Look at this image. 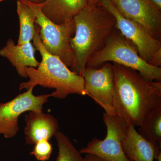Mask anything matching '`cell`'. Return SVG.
I'll return each mask as SVG.
<instances>
[{"mask_svg":"<svg viewBox=\"0 0 161 161\" xmlns=\"http://www.w3.org/2000/svg\"><path fill=\"white\" fill-rule=\"evenodd\" d=\"M115 87L113 106L127 124L141 125L145 116L161 106V81L145 80L135 70L113 63Z\"/></svg>","mask_w":161,"mask_h":161,"instance_id":"obj_1","label":"cell"},{"mask_svg":"<svg viewBox=\"0 0 161 161\" xmlns=\"http://www.w3.org/2000/svg\"><path fill=\"white\" fill-rule=\"evenodd\" d=\"M73 19L75 36L70 40V46L74 63L70 70L82 76L88 61L103 47L107 38L116 28V22L112 14L98 5H88Z\"/></svg>","mask_w":161,"mask_h":161,"instance_id":"obj_2","label":"cell"},{"mask_svg":"<svg viewBox=\"0 0 161 161\" xmlns=\"http://www.w3.org/2000/svg\"><path fill=\"white\" fill-rule=\"evenodd\" d=\"M40 27L36 24L33 45L39 51L42 61L37 68L28 67L25 69L29 80L20 85L19 90H28L37 85L55 89L51 97L63 99L70 94L87 95L82 76L72 71L60 58L45 49L40 37Z\"/></svg>","mask_w":161,"mask_h":161,"instance_id":"obj_3","label":"cell"},{"mask_svg":"<svg viewBox=\"0 0 161 161\" xmlns=\"http://www.w3.org/2000/svg\"><path fill=\"white\" fill-rule=\"evenodd\" d=\"M109 62L135 70L148 81H161V67L153 66L143 60L135 45L116 27L107 38L103 47L90 58L86 67L98 68Z\"/></svg>","mask_w":161,"mask_h":161,"instance_id":"obj_4","label":"cell"},{"mask_svg":"<svg viewBox=\"0 0 161 161\" xmlns=\"http://www.w3.org/2000/svg\"><path fill=\"white\" fill-rule=\"evenodd\" d=\"M23 1L34 11L35 23L40 27V37L45 49L60 58L68 67H71L74 63V55L70 46V40L75 32L74 19L62 24H56L43 13L41 3Z\"/></svg>","mask_w":161,"mask_h":161,"instance_id":"obj_5","label":"cell"},{"mask_svg":"<svg viewBox=\"0 0 161 161\" xmlns=\"http://www.w3.org/2000/svg\"><path fill=\"white\" fill-rule=\"evenodd\" d=\"M98 5L109 12L116 20V27L137 48L143 60L153 66H161V42L142 25L124 17L111 0H100Z\"/></svg>","mask_w":161,"mask_h":161,"instance_id":"obj_6","label":"cell"},{"mask_svg":"<svg viewBox=\"0 0 161 161\" xmlns=\"http://www.w3.org/2000/svg\"><path fill=\"white\" fill-rule=\"evenodd\" d=\"M103 120L107 135L101 140L94 138L79 151L81 154H91L106 161H131L123 149L122 142L126 135L128 124L116 114L104 112Z\"/></svg>","mask_w":161,"mask_h":161,"instance_id":"obj_7","label":"cell"},{"mask_svg":"<svg viewBox=\"0 0 161 161\" xmlns=\"http://www.w3.org/2000/svg\"><path fill=\"white\" fill-rule=\"evenodd\" d=\"M33 89L31 88L7 102L0 103V134L5 138H12L17 134L20 115L28 111L42 110L51 97V94L36 96L33 94Z\"/></svg>","mask_w":161,"mask_h":161,"instance_id":"obj_8","label":"cell"},{"mask_svg":"<svg viewBox=\"0 0 161 161\" xmlns=\"http://www.w3.org/2000/svg\"><path fill=\"white\" fill-rule=\"evenodd\" d=\"M82 76L87 95L103 108L106 113L116 114L112 103L115 87L113 64L106 62L98 68L86 67Z\"/></svg>","mask_w":161,"mask_h":161,"instance_id":"obj_9","label":"cell"},{"mask_svg":"<svg viewBox=\"0 0 161 161\" xmlns=\"http://www.w3.org/2000/svg\"><path fill=\"white\" fill-rule=\"evenodd\" d=\"M121 14L142 25L161 40V10L150 0H111Z\"/></svg>","mask_w":161,"mask_h":161,"instance_id":"obj_10","label":"cell"},{"mask_svg":"<svg viewBox=\"0 0 161 161\" xmlns=\"http://www.w3.org/2000/svg\"><path fill=\"white\" fill-rule=\"evenodd\" d=\"M25 117L24 134L26 144L28 145H35L43 140L50 141L59 131L57 119L42 110L30 111Z\"/></svg>","mask_w":161,"mask_h":161,"instance_id":"obj_11","label":"cell"},{"mask_svg":"<svg viewBox=\"0 0 161 161\" xmlns=\"http://www.w3.org/2000/svg\"><path fill=\"white\" fill-rule=\"evenodd\" d=\"M132 124H128L126 135L122 146L131 161H153L161 153V146L143 138Z\"/></svg>","mask_w":161,"mask_h":161,"instance_id":"obj_12","label":"cell"},{"mask_svg":"<svg viewBox=\"0 0 161 161\" xmlns=\"http://www.w3.org/2000/svg\"><path fill=\"white\" fill-rule=\"evenodd\" d=\"M35 50L31 42L22 45H15L13 40L10 39L7 41L6 46L0 50V56L10 61L21 77L27 78L26 68H36L40 64L35 58Z\"/></svg>","mask_w":161,"mask_h":161,"instance_id":"obj_13","label":"cell"},{"mask_svg":"<svg viewBox=\"0 0 161 161\" xmlns=\"http://www.w3.org/2000/svg\"><path fill=\"white\" fill-rule=\"evenodd\" d=\"M88 5V0H44L41 10L53 23L60 24L73 19Z\"/></svg>","mask_w":161,"mask_h":161,"instance_id":"obj_14","label":"cell"},{"mask_svg":"<svg viewBox=\"0 0 161 161\" xmlns=\"http://www.w3.org/2000/svg\"><path fill=\"white\" fill-rule=\"evenodd\" d=\"M17 11L20 23L18 45L31 42L36 33V16L34 11L23 0L17 2Z\"/></svg>","mask_w":161,"mask_h":161,"instance_id":"obj_15","label":"cell"},{"mask_svg":"<svg viewBox=\"0 0 161 161\" xmlns=\"http://www.w3.org/2000/svg\"><path fill=\"white\" fill-rule=\"evenodd\" d=\"M138 133L153 143L161 145V106L153 109L145 116Z\"/></svg>","mask_w":161,"mask_h":161,"instance_id":"obj_16","label":"cell"},{"mask_svg":"<svg viewBox=\"0 0 161 161\" xmlns=\"http://www.w3.org/2000/svg\"><path fill=\"white\" fill-rule=\"evenodd\" d=\"M58 143V155L54 161H83L81 153L63 132L58 131L54 136Z\"/></svg>","mask_w":161,"mask_h":161,"instance_id":"obj_17","label":"cell"},{"mask_svg":"<svg viewBox=\"0 0 161 161\" xmlns=\"http://www.w3.org/2000/svg\"><path fill=\"white\" fill-rule=\"evenodd\" d=\"M53 152V147L49 141L43 140L35 144L30 154L34 156L39 161L48 160Z\"/></svg>","mask_w":161,"mask_h":161,"instance_id":"obj_18","label":"cell"},{"mask_svg":"<svg viewBox=\"0 0 161 161\" xmlns=\"http://www.w3.org/2000/svg\"><path fill=\"white\" fill-rule=\"evenodd\" d=\"M83 161H106L98 157L91 154H86L83 158Z\"/></svg>","mask_w":161,"mask_h":161,"instance_id":"obj_19","label":"cell"},{"mask_svg":"<svg viewBox=\"0 0 161 161\" xmlns=\"http://www.w3.org/2000/svg\"><path fill=\"white\" fill-rule=\"evenodd\" d=\"M158 9L161 10V0H150Z\"/></svg>","mask_w":161,"mask_h":161,"instance_id":"obj_20","label":"cell"},{"mask_svg":"<svg viewBox=\"0 0 161 161\" xmlns=\"http://www.w3.org/2000/svg\"><path fill=\"white\" fill-rule=\"evenodd\" d=\"M100 0H88V5L90 6H96L98 5Z\"/></svg>","mask_w":161,"mask_h":161,"instance_id":"obj_21","label":"cell"},{"mask_svg":"<svg viewBox=\"0 0 161 161\" xmlns=\"http://www.w3.org/2000/svg\"><path fill=\"white\" fill-rule=\"evenodd\" d=\"M3 1H4V0H0V2ZM26 1H29V2H31V3L40 4V3H43L44 0H26Z\"/></svg>","mask_w":161,"mask_h":161,"instance_id":"obj_22","label":"cell"},{"mask_svg":"<svg viewBox=\"0 0 161 161\" xmlns=\"http://www.w3.org/2000/svg\"><path fill=\"white\" fill-rule=\"evenodd\" d=\"M157 161H161V153L159 154L158 157L157 158Z\"/></svg>","mask_w":161,"mask_h":161,"instance_id":"obj_23","label":"cell"}]
</instances>
